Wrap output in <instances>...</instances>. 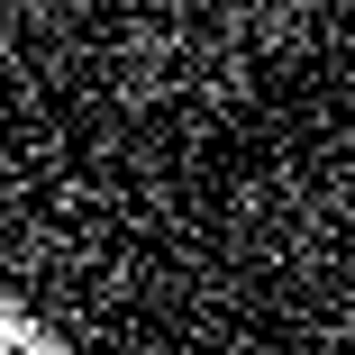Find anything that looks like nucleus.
<instances>
[{
  "label": "nucleus",
  "mask_w": 355,
  "mask_h": 355,
  "mask_svg": "<svg viewBox=\"0 0 355 355\" xmlns=\"http://www.w3.org/2000/svg\"><path fill=\"white\" fill-rule=\"evenodd\" d=\"M0 355H64V337H46L10 292H0Z\"/></svg>",
  "instance_id": "f257e3e1"
}]
</instances>
